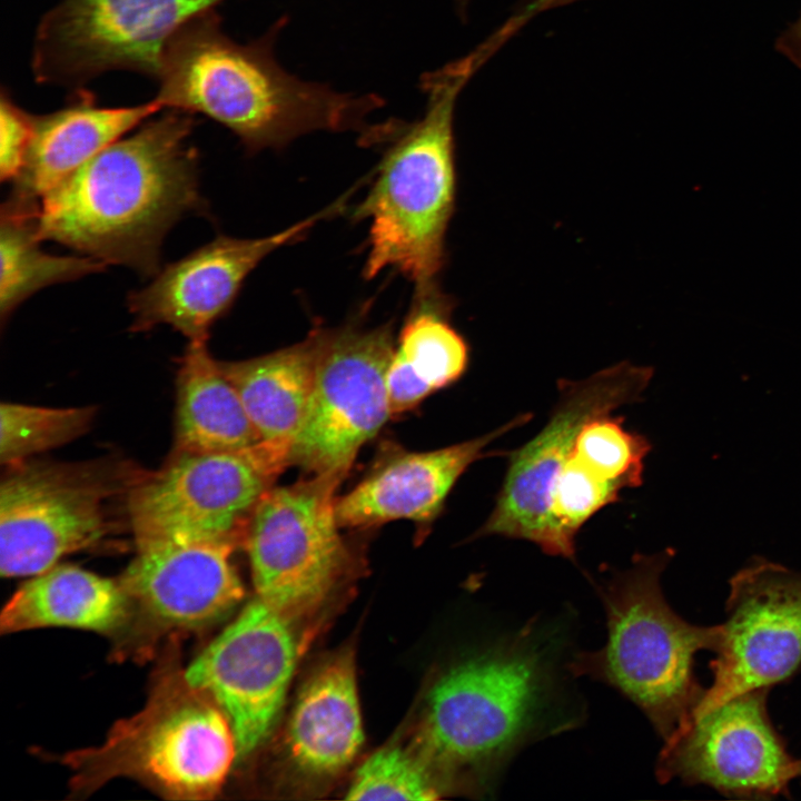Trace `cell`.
Masks as SVG:
<instances>
[{
  "label": "cell",
  "mask_w": 801,
  "mask_h": 801,
  "mask_svg": "<svg viewBox=\"0 0 801 801\" xmlns=\"http://www.w3.org/2000/svg\"><path fill=\"white\" fill-rule=\"evenodd\" d=\"M194 116L167 109L83 164L40 200L39 238L155 276L166 234L205 209Z\"/></svg>",
  "instance_id": "1"
},
{
  "label": "cell",
  "mask_w": 801,
  "mask_h": 801,
  "mask_svg": "<svg viewBox=\"0 0 801 801\" xmlns=\"http://www.w3.org/2000/svg\"><path fill=\"white\" fill-rule=\"evenodd\" d=\"M280 22L241 43L225 33L210 10L181 27L167 42L155 99L164 109L201 113L228 128L250 152L281 148L314 131H357L374 138L380 125L369 116L382 108L374 93L338 92L303 80L277 61Z\"/></svg>",
  "instance_id": "2"
},
{
  "label": "cell",
  "mask_w": 801,
  "mask_h": 801,
  "mask_svg": "<svg viewBox=\"0 0 801 801\" xmlns=\"http://www.w3.org/2000/svg\"><path fill=\"white\" fill-rule=\"evenodd\" d=\"M479 66L475 51L421 78L424 112L396 127L373 186L354 214L369 220L367 278L394 268L415 284L416 296L437 291L455 204V108Z\"/></svg>",
  "instance_id": "3"
},
{
  "label": "cell",
  "mask_w": 801,
  "mask_h": 801,
  "mask_svg": "<svg viewBox=\"0 0 801 801\" xmlns=\"http://www.w3.org/2000/svg\"><path fill=\"white\" fill-rule=\"evenodd\" d=\"M674 555L666 548L636 555L603 589L606 644L571 663L576 675L605 682L633 701L665 740L693 713L704 688L694 674L695 654L718 649L722 627L696 625L666 602L661 574Z\"/></svg>",
  "instance_id": "4"
},
{
  "label": "cell",
  "mask_w": 801,
  "mask_h": 801,
  "mask_svg": "<svg viewBox=\"0 0 801 801\" xmlns=\"http://www.w3.org/2000/svg\"><path fill=\"white\" fill-rule=\"evenodd\" d=\"M550 669L525 633L461 660L432 685L421 725L423 755L444 780L487 789L533 732Z\"/></svg>",
  "instance_id": "5"
},
{
  "label": "cell",
  "mask_w": 801,
  "mask_h": 801,
  "mask_svg": "<svg viewBox=\"0 0 801 801\" xmlns=\"http://www.w3.org/2000/svg\"><path fill=\"white\" fill-rule=\"evenodd\" d=\"M231 724L205 691L184 672L161 681L146 706L115 724L98 748L69 756L79 788L130 777L174 799H211L235 758Z\"/></svg>",
  "instance_id": "6"
},
{
  "label": "cell",
  "mask_w": 801,
  "mask_h": 801,
  "mask_svg": "<svg viewBox=\"0 0 801 801\" xmlns=\"http://www.w3.org/2000/svg\"><path fill=\"white\" fill-rule=\"evenodd\" d=\"M290 464V446L260 441L244 452H175L136 481L127 513L137 547L168 542L244 543L250 516Z\"/></svg>",
  "instance_id": "7"
},
{
  "label": "cell",
  "mask_w": 801,
  "mask_h": 801,
  "mask_svg": "<svg viewBox=\"0 0 801 801\" xmlns=\"http://www.w3.org/2000/svg\"><path fill=\"white\" fill-rule=\"evenodd\" d=\"M224 0H61L38 24L39 83L82 89L115 70L157 77L169 39Z\"/></svg>",
  "instance_id": "8"
},
{
  "label": "cell",
  "mask_w": 801,
  "mask_h": 801,
  "mask_svg": "<svg viewBox=\"0 0 801 801\" xmlns=\"http://www.w3.org/2000/svg\"><path fill=\"white\" fill-rule=\"evenodd\" d=\"M335 475L271 487L245 535L257 596L291 620L320 605L343 576L348 551L336 514Z\"/></svg>",
  "instance_id": "9"
},
{
  "label": "cell",
  "mask_w": 801,
  "mask_h": 801,
  "mask_svg": "<svg viewBox=\"0 0 801 801\" xmlns=\"http://www.w3.org/2000/svg\"><path fill=\"white\" fill-rule=\"evenodd\" d=\"M390 326L323 329L310 397L293 439L290 464L344 478L360 447L390 415L386 370Z\"/></svg>",
  "instance_id": "10"
},
{
  "label": "cell",
  "mask_w": 801,
  "mask_h": 801,
  "mask_svg": "<svg viewBox=\"0 0 801 801\" xmlns=\"http://www.w3.org/2000/svg\"><path fill=\"white\" fill-rule=\"evenodd\" d=\"M0 485V571L33 576L108 531L107 501L118 490L101 463H27L8 466Z\"/></svg>",
  "instance_id": "11"
},
{
  "label": "cell",
  "mask_w": 801,
  "mask_h": 801,
  "mask_svg": "<svg viewBox=\"0 0 801 801\" xmlns=\"http://www.w3.org/2000/svg\"><path fill=\"white\" fill-rule=\"evenodd\" d=\"M652 376V367L624 362L582 380L560 382V398L546 425L510 454L494 508L476 535L527 540L560 556L551 493L577 435L591 419L639 402Z\"/></svg>",
  "instance_id": "12"
},
{
  "label": "cell",
  "mask_w": 801,
  "mask_h": 801,
  "mask_svg": "<svg viewBox=\"0 0 801 801\" xmlns=\"http://www.w3.org/2000/svg\"><path fill=\"white\" fill-rule=\"evenodd\" d=\"M725 605L713 680L691 716L770 689L801 665V572L755 557L731 577Z\"/></svg>",
  "instance_id": "13"
},
{
  "label": "cell",
  "mask_w": 801,
  "mask_h": 801,
  "mask_svg": "<svg viewBox=\"0 0 801 801\" xmlns=\"http://www.w3.org/2000/svg\"><path fill=\"white\" fill-rule=\"evenodd\" d=\"M769 690L735 695L682 723L664 740L656 765L660 781L679 778L738 798L788 793L789 783L798 778L797 759L771 722Z\"/></svg>",
  "instance_id": "14"
},
{
  "label": "cell",
  "mask_w": 801,
  "mask_h": 801,
  "mask_svg": "<svg viewBox=\"0 0 801 801\" xmlns=\"http://www.w3.org/2000/svg\"><path fill=\"white\" fill-rule=\"evenodd\" d=\"M298 645L293 620L258 596L184 671L227 715L238 756L270 733L283 706Z\"/></svg>",
  "instance_id": "15"
},
{
  "label": "cell",
  "mask_w": 801,
  "mask_h": 801,
  "mask_svg": "<svg viewBox=\"0 0 801 801\" xmlns=\"http://www.w3.org/2000/svg\"><path fill=\"white\" fill-rule=\"evenodd\" d=\"M338 200L288 228L266 237L218 236L160 269L146 287L128 297L132 330L169 325L189 342H206L211 326L231 307L241 285L276 249L301 239L319 220L336 214Z\"/></svg>",
  "instance_id": "16"
},
{
  "label": "cell",
  "mask_w": 801,
  "mask_h": 801,
  "mask_svg": "<svg viewBox=\"0 0 801 801\" xmlns=\"http://www.w3.org/2000/svg\"><path fill=\"white\" fill-rule=\"evenodd\" d=\"M228 541L168 542L137 547L121 585L158 622L195 629L228 613L244 596Z\"/></svg>",
  "instance_id": "17"
},
{
  "label": "cell",
  "mask_w": 801,
  "mask_h": 801,
  "mask_svg": "<svg viewBox=\"0 0 801 801\" xmlns=\"http://www.w3.org/2000/svg\"><path fill=\"white\" fill-rule=\"evenodd\" d=\"M531 417L521 414L486 435L439 449L390 453L350 492L337 497L340 526L368 527L396 520L432 522L467 467L496 453L486 452V446Z\"/></svg>",
  "instance_id": "18"
},
{
  "label": "cell",
  "mask_w": 801,
  "mask_h": 801,
  "mask_svg": "<svg viewBox=\"0 0 801 801\" xmlns=\"http://www.w3.org/2000/svg\"><path fill=\"white\" fill-rule=\"evenodd\" d=\"M162 109L156 99L130 107H101L91 92L75 90L63 108L34 115L29 150L8 198L38 207L83 164Z\"/></svg>",
  "instance_id": "19"
},
{
  "label": "cell",
  "mask_w": 801,
  "mask_h": 801,
  "mask_svg": "<svg viewBox=\"0 0 801 801\" xmlns=\"http://www.w3.org/2000/svg\"><path fill=\"white\" fill-rule=\"evenodd\" d=\"M363 740L354 659L344 652L324 662L304 684L286 742L298 769L328 777L350 764Z\"/></svg>",
  "instance_id": "20"
},
{
  "label": "cell",
  "mask_w": 801,
  "mask_h": 801,
  "mask_svg": "<svg viewBox=\"0 0 801 801\" xmlns=\"http://www.w3.org/2000/svg\"><path fill=\"white\" fill-rule=\"evenodd\" d=\"M129 604L120 581L75 565L56 564L16 591L1 612L0 630L13 633L71 627L111 632L125 623Z\"/></svg>",
  "instance_id": "21"
},
{
  "label": "cell",
  "mask_w": 801,
  "mask_h": 801,
  "mask_svg": "<svg viewBox=\"0 0 801 801\" xmlns=\"http://www.w3.org/2000/svg\"><path fill=\"white\" fill-rule=\"evenodd\" d=\"M260 441L206 342H189L177 373L175 452H244Z\"/></svg>",
  "instance_id": "22"
},
{
  "label": "cell",
  "mask_w": 801,
  "mask_h": 801,
  "mask_svg": "<svg viewBox=\"0 0 801 801\" xmlns=\"http://www.w3.org/2000/svg\"><path fill=\"white\" fill-rule=\"evenodd\" d=\"M323 328L298 344L267 355L219 362L261 441L289 445L313 389Z\"/></svg>",
  "instance_id": "23"
},
{
  "label": "cell",
  "mask_w": 801,
  "mask_h": 801,
  "mask_svg": "<svg viewBox=\"0 0 801 801\" xmlns=\"http://www.w3.org/2000/svg\"><path fill=\"white\" fill-rule=\"evenodd\" d=\"M37 209L7 199L0 220V316L3 324L40 289L99 273L106 264L89 256H57L43 251Z\"/></svg>",
  "instance_id": "24"
},
{
  "label": "cell",
  "mask_w": 801,
  "mask_h": 801,
  "mask_svg": "<svg viewBox=\"0 0 801 801\" xmlns=\"http://www.w3.org/2000/svg\"><path fill=\"white\" fill-rule=\"evenodd\" d=\"M446 312V301L438 291L416 296L396 346V352L434 392L458 380L468 365V346Z\"/></svg>",
  "instance_id": "25"
},
{
  "label": "cell",
  "mask_w": 801,
  "mask_h": 801,
  "mask_svg": "<svg viewBox=\"0 0 801 801\" xmlns=\"http://www.w3.org/2000/svg\"><path fill=\"white\" fill-rule=\"evenodd\" d=\"M96 407L51 408L17 403L0 405V462L13 465L65 445L91 426Z\"/></svg>",
  "instance_id": "26"
},
{
  "label": "cell",
  "mask_w": 801,
  "mask_h": 801,
  "mask_svg": "<svg viewBox=\"0 0 801 801\" xmlns=\"http://www.w3.org/2000/svg\"><path fill=\"white\" fill-rule=\"evenodd\" d=\"M444 780L425 758L402 748H384L357 770L348 800H435L444 792Z\"/></svg>",
  "instance_id": "27"
},
{
  "label": "cell",
  "mask_w": 801,
  "mask_h": 801,
  "mask_svg": "<svg viewBox=\"0 0 801 801\" xmlns=\"http://www.w3.org/2000/svg\"><path fill=\"white\" fill-rule=\"evenodd\" d=\"M650 449L651 444L644 436L623 427L622 417L605 414L583 426L572 455L623 490L642 484L643 462Z\"/></svg>",
  "instance_id": "28"
},
{
  "label": "cell",
  "mask_w": 801,
  "mask_h": 801,
  "mask_svg": "<svg viewBox=\"0 0 801 801\" xmlns=\"http://www.w3.org/2000/svg\"><path fill=\"white\" fill-rule=\"evenodd\" d=\"M622 491L572 454L557 475L552 493L550 513L560 545V556L572 558L575 535L596 512L617 500Z\"/></svg>",
  "instance_id": "29"
},
{
  "label": "cell",
  "mask_w": 801,
  "mask_h": 801,
  "mask_svg": "<svg viewBox=\"0 0 801 801\" xmlns=\"http://www.w3.org/2000/svg\"><path fill=\"white\" fill-rule=\"evenodd\" d=\"M34 115L20 108L7 89L0 99V178L13 181L20 174L32 139Z\"/></svg>",
  "instance_id": "30"
},
{
  "label": "cell",
  "mask_w": 801,
  "mask_h": 801,
  "mask_svg": "<svg viewBox=\"0 0 801 801\" xmlns=\"http://www.w3.org/2000/svg\"><path fill=\"white\" fill-rule=\"evenodd\" d=\"M386 390L390 415L415 408L434 390L411 368L396 352L386 370Z\"/></svg>",
  "instance_id": "31"
},
{
  "label": "cell",
  "mask_w": 801,
  "mask_h": 801,
  "mask_svg": "<svg viewBox=\"0 0 801 801\" xmlns=\"http://www.w3.org/2000/svg\"><path fill=\"white\" fill-rule=\"evenodd\" d=\"M777 49L801 69V14L775 42Z\"/></svg>",
  "instance_id": "32"
},
{
  "label": "cell",
  "mask_w": 801,
  "mask_h": 801,
  "mask_svg": "<svg viewBox=\"0 0 801 801\" xmlns=\"http://www.w3.org/2000/svg\"><path fill=\"white\" fill-rule=\"evenodd\" d=\"M795 772H797V777H801V760H797Z\"/></svg>",
  "instance_id": "33"
}]
</instances>
